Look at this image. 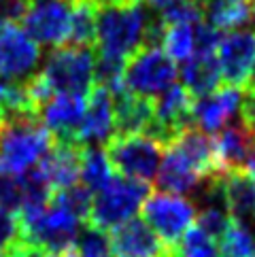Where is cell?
Wrapping results in <instances>:
<instances>
[{"instance_id": "6da1fadb", "label": "cell", "mask_w": 255, "mask_h": 257, "mask_svg": "<svg viewBox=\"0 0 255 257\" xmlns=\"http://www.w3.org/2000/svg\"><path fill=\"white\" fill-rule=\"evenodd\" d=\"M53 145L39 115H3L0 121V172L20 177L36 166Z\"/></svg>"}, {"instance_id": "7a4b0ae2", "label": "cell", "mask_w": 255, "mask_h": 257, "mask_svg": "<svg viewBox=\"0 0 255 257\" xmlns=\"http://www.w3.org/2000/svg\"><path fill=\"white\" fill-rule=\"evenodd\" d=\"M96 7V41L98 53L128 60L141 47L147 7L134 5H94Z\"/></svg>"}, {"instance_id": "3957f363", "label": "cell", "mask_w": 255, "mask_h": 257, "mask_svg": "<svg viewBox=\"0 0 255 257\" xmlns=\"http://www.w3.org/2000/svg\"><path fill=\"white\" fill-rule=\"evenodd\" d=\"M94 64L96 58L89 47L62 45L47 56L41 77L53 94L85 98L94 87Z\"/></svg>"}, {"instance_id": "277c9868", "label": "cell", "mask_w": 255, "mask_h": 257, "mask_svg": "<svg viewBox=\"0 0 255 257\" xmlns=\"http://www.w3.org/2000/svg\"><path fill=\"white\" fill-rule=\"evenodd\" d=\"M149 183L128 179L121 174H113L106 185L96 191L92 200V210L85 223L98 229H113L121 225L128 219L136 215V210L143 206L145 198L149 196Z\"/></svg>"}, {"instance_id": "5b68a950", "label": "cell", "mask_w": 255, "mask_h": 257, "mask_svg": "<svg viewBox=\"0 0 255 257\" xmlns=\"http://www.w3.org/2000/svg\"><path fill=\"white\" fill-rule=\"evenodd\" d=\"M177 77V62L160 47H139L125 60L123 83L132 94L153 100L175 85Z\"/></svg>"}, {"instance_id": "8992f818", "label": "cell", "mask_w": 255, "mask_h": 257, "mask_svg": "<svg viewBox=\"0 0 255 257\" xmlns=\"http://www.w3.org/2000/svg\"><path fill=\"white\" fill-rule=\"evenodd\" d=\"M164 147L145 134L134 136H113L106 143V158L121 177L153 183L162 162Z\"/></svg>"}, {"instance_id": "52a82bcc", "label": "cell", "mask_w": 255, "mask_h": 257, "mask_svg": "<svg viewBox=\"0 0 255 257\" xmlns=\"http://www.w3.org/2000/svg\"><path fill=\"white\" fill-rule=\"evenodd\" d=\"M143 217L164 244H177L179 238L191 227L196 219V206L187 198L166 191L149 194L143 202Z\"/></svg>"}, {"instance_id": "ba28073f", "label": "cell", "mask_w": 255, "mask_h": 257, "mask_svg": "<svg viewBox=\"0 0 255 257\" xmlns=\"http://www.w3.org/2000/svg\"><path fill=\"white\" fill-rule=\"evenodd\" d=\"M24 238L28 242L43 246L47 253L70 251L79 234V219L66 208L49 202V206L30 221H20Z\"/></svg>"}, {"instance_id": "9c48e42d", "label": "cell", "mask_w": 255, "mask_h": 257, "mask_svg": "<svg viewBox=\"0 0 255 257\" xmlns=\"http://www.w3.org/2000/svg\"><path fill=\"white\" fill-rule=\"evenodd\" d=\"M70 0H30L24 30L39 47H62L70 36Z\"/></svg>"}, {"instance_id": "30bf717a", "label": "cell", "mask_w": 255, "mask_h": 257, "mask_svg": "<svg viewBox=\"0 0 255 257\" xmlns=\"http://www.w3.org/2000/svg\"><path fill=\"white\" fill-rule=\"evenodd\" d=\"M41 47L17 26L0 28V79L26 81L39 66Z\"/></svg>"}, {"instance_id": "8fae6325", "label": "cell", "mask_w": 255, "mask_h": 257, "mask_svg": "<svg viewBox=\"0 0 255 257\" xmlns=\"http://www.w3.org/2000/svg\"><path fill=\"white\" fill-rule=\"evenodd\" d=\"M217 62L223 83L242 89L255 62V32L232 30L230 34L221 36V43L217 47Z\"/></svg>"}, {"instance_id": "7c38bea8", "label": "cell", "mask_w": 255, "mask_h": 257, "mask_svg": "<svg viewBox=\"0 0 255 257\" xmlns=\"http://www.w3.org/2000/svg\"><path fill=\"white\" fill-rule=\"evenodd\" d=\"M83 113H85V98L68 96V94H53L39 108L41 121L51 132L53 141L75 143V145H81L79 127L81 121H83Z\"/></svg>"}, {"instance_id": "4fadbf2b", "label": "cell", "mask_w": 255, "mask_h": 257, "mask_svg": "<svg viewBox=\"0 0 255 257\" xmlns=\"http://www.w3.org/2000/svg\"><path fill=\"white\" fill-rule=\"evenodd\" d=\"M242 89L234 85L217 87L213 94L194 100V125L202 132H219L238 113Z\"/></svg>"}, {"instance_id": "5bb4252c", "label": "cell", "mask_w": 255, "mask_h": 257, "mask_svg": "<svg viewBox=\"0 0 255 257\" xmlns=\"http://www.w3.org/2000/svg\"><path fill=\"white\" fill-rule=\"evenodd\" d=\"M113 139V98L111 91L94 85L85 100L83 121L79 127V143L87 145H106Z\"/></svg>"}, {"instance_id": "9a60e30c", "label": "cell", "mask_w": 255, "mask_h": 257, "mask_svg": "<svg viewBox=\"0 0 255 257\" xmlns=\"http://www.w3.org/2000/svg\"><path fill=\"white\" fill-rule=\"evenodd\" d=\"M111 249L115 257H160L164 244L158 234L139 217H132L113 227Z\"/></svg>"}, {"instance_id": "2e32d148", "label": "cell", "mask_w": 255, "mask_h": 257, "mask_svg": "<svg viewBox=\"0 0 255 257\" xmlns=\"http://www.w3.org/2000/svg\"><path fill=\"white\" fill-rule=\"evenodd\" d=\"M113 98V136L145 134L153 119V100L132 94L128 87L117 89Z\"/></svg>"}, {"instance_id": "e0dca14e", "label": "cell", "mask_w": 255, "mask_h": 257, "mask_svg": "<svg viewBox=\"0 0 255 257\" xmlns=\"http://www.w3.org/2000/svg\"><path fill=\"white\" fill-rule=\"evenodd\" d=\"M202 172H200L194 164H191L183 153H181L175 145L166 147V153L162 155L160 168L156 174V187L166 194H194V189L202 181Z\"/></svg>"}, {"instance_id": "ac0fdd59", "label": "cell", "mask_w": 255, "mask_h": 257, "mask_svg": "<svg viewBox=\"0 0 255 257\" xmlns=\"http://www.w3.org/2000/svg\"><path fill=\"white\" fill-rule=\"evenodd\" d=\"M255 145V134L242 121L221 127L213 139L215 164L221 174L232 170H242L244 160Z\"/></svg>"}, {"instance_id": "d6986e66", "label": "cell", "mask_w": 255, "mask_h": 257, "mask_svg": "<svg viewBox=\"0 0 255 257\" xmlns=\"http://www.w3.org/2000/svg\"><path fill=\"white\" fill-rule=\"evenodd\" d=\"M81 151H83V147L81 145L53 141L47 155L39 162L53 191L66 189V187L77 185L79 183Z\"/></svg>"}, {"instance_id": "ffe728a7", "label": "cell", "mask_w": 255, "mask_h": 257, "mask_svg": "<svg viewBox=\"0 0 255 257\" xmlns=\"http://www.w3.org/2000/svg\"><path fill=\"white\" fill-rule=\"evenodd\" d=\"M227 213L234 221L255 229V179L244 170H232L223 177Z\"/></svg>"}, {"instance_id": "44dd1931", "label": "cell", "mask_w": 255, "mask_h": 257, "mask_svg": "<svg viewBox=\"0 0 255 257\" xmlns=\"http://www.w3.org/2000/svg\"><path fill=\"white\" fill-rule=\"evenodd\" d=\"M181 79H183V87L194 96V100L213 94L221 83L217 53H194L189 60L183 62Z\"/></svg>"}, {"instance_id": "7402d4cb", "label": "cell", "mask_w": 255, "mask_h": 257, "mask_svg": "<svg viewBox=\"0 0 255 257\" xmlns=\"http://www.w3.org/2000/svg\"><path fill=\"white\" fill-rule=\"evenodd\" d=\"M202 15L206 24L217 30H238L251 22V3L249 0H204Z\"/></svg>"}, {"instance_id": "603a6c76", "label": "cell", "mask_w": 255, "mask_h": 257, "mask_svg": "<svg viewBox=\"0 0 255 257\" xmlns=\"http://www.w3.org/2000/svg\"><path fill=\"white\" fill-rule=\"evenodd\" d=\"M113 177V168L108 162L106 153L100 149L98 145H87L81 151V172L79 181L85 185L89 191H100Z\"/></svg>"}, {"instance_id": "cb8c5ba5", "label": "cell", "mask_w": 255, "mask_h": 257, "mask_svg": "<svg viewBox=\"0 0 255 257\" xmlns=\"http://www.w3.org/2000/svg\"><path fill=\"white\" fill-rule=\"evenodd\" d=\"M70 45L92 47L96 43V7L92 0H70Z\"/></svg>"}, {"instance_id": "d4e9b609", "label": "cell", "mask_w": 255, "mask_h": 257, "mask_svg": "<svg viewBox=\"0 0 255 257\" xmlns=\"http://www.w3.org/2000/svg\"><path fill=\"white\" fill-rule=\"evenodd\" d=\"M221 257H255V229L240 221H230L219 240Z\"/></svg>"}, {"instance_id": "484cf974", "label": "cell", "mask_w": 255, "mask_h": 257, "mask_svg": "<svg viewBox=\"0 0 255 257\" xmlns=\"http://www.w3.org/2000/svg\"><path fill=\"white\" fill-rule=\"evenodd\" d=\"M164 51L175 62H185L194 56V26L170 24L164 32Z\"/></svg>"}, {"instance_id": "4316f807", "label": "cell", "mask_w": 255, "mask_h": 257, "mask_svg": "<svg viewBox=\"0 0 255 257\" xmlns=\"http://www.w3.org/2000/svg\"><path fill=\"white\" fill-rule=\"evenodd\" d=\"M75 257H115L111 249V238L104 229L85 223L77 234Z\"/></svg>"}, {"instance_id": "83f0119b", "label": "cell", "mask_w": 255, "mask_h": 257, "mask_svg": "<svg viewBox=\"0 0 255 257\" xmlns=\"http://www.w3.org/2000/svg\"><path fill=\"white\" fill-rule=\"evenodd\" d=\"M92 191L85 185H70L66 189H58L53 191L51 202L53 204H60L62 208H66L70 215H75L79 221H87L89 219V210H92Z\"/></svg>"}, {"instance_id": "f1b7e54d", "label": "cell", "mask_w": 255, "mask_h": 257, "mask_svg": "<svg viewBox=\"0 0 255 257\" xmlns=\"http://www.w3.org/2000/svg\"><path fill=\"white\" fill-rule=\"evenodd\" d=\"M172 251L175 257H221L215 242L198 227H189L179 242L172 244Z\"/></svg>"}, {"instance_id": "f546056e", "label": "cell", "mask_w": 255, "mask_h": 257, "mask_svg": "<svg viewBox=\"0 0 255 257\" xmlns=\"http://www.w3.org/2000/svg\"><path fill=\"white\" fill-rule=\"evenodd\" d=\"M230 221H232V217L227 213V208L208 206V208H202L198 213V229H202L213 242L221 240V236L225 234Z\"/></svg>"}, {"instance_id": "4dcf8cb0", "label": "cell", "mask_w": 255, "mask_h": 257, "mask_svg": "<svg viewBox=\"0 0 255 257\" xmlns=\"http://www.w3.org/2000/svg\"><path fill=\"white\" fill-rule=\"evenodd\" d=\"M20 240H24L20 215H15L7 208H0V251H9Z\"/></svg>"}, {"instance_id": "1f68e13d", "label": "cell", "mask_w": 255, "mask_h": 257, "mask_svg": "<svg viewBox=\"0 0 255 257\" xmlns=\"http://www.w3.org/2000/svg\"><path fill=\"white\" fill-rule=\"evenodd\" d=\"M0 208H7L11 213L20 215L22 208V183L20 177L0 172Z\"/></svg>"}, {"instance_id": "d6a6232c", "label": "cell", "mask_w": 255, "mask_h": 257, "mask_svg": "<svg viewBox=\"0 0 255 257\" xmlns=\"http://www.w3.org/2000/svg\"><path fill=\"white\" fill-rule=\"evenodd\" d=\"M221 32L206 22L194 24V53H217Z\"/></svg>"}, {"instance_id": "836d02e7", "label": "cell", "mask_w": 255, "mask_h": 257, "mask_svg": "<svg viewBox=\"0 0 255 257\" xmlns=\"http://www.w3.org/2000/svg\"><path fill=\"white\" fill-rule=\"evenodd\" d=\"M28 5L30 0H0V22L17 26L28 11Z\"/></svg>"}, {"instance_id": "e575fe53", "label": "cell", "mask_w": 255, "mask_h": 257, "mask_svg": "<svg viewBox=\"0 0 255 257\" xmlns=\"http://www.w3.org/2000/svg\"><path fill=\"white\" fill-rule=\"evenodd\" d=\"M9 257H47V251L43 249V246L34 244V242H28L24 238V240H20L17 244H13L11 249L7 251Z\"/></svg>"}, {"instance_id": "d590c367", "label": "cell", "mask_w": 255, "mask_h": 257, "mask_svg": "<svg viewBox=\"0 0 255 257\" xmlns=\"http://www.w3.org/2000/svg\"><path fill=\"white\" fill-rule=\"evenodd\" d=\"M240 115H242V123L255 134V91H244L240 100Z\"/></svg>"}, {"instance_id": "8d00e7d4", "label": "cell", "mask_w": 255, "mask_h": 257, "mask_svg": "<svg viewBox=\"0 0 255 257\" xmlns=\"http://www.w3.org/2000/svg\"><path fill=\"white\" fill-rule=\"evenodd\" d=\"M242 170L247 172L251 179H255V145H253V149L249 151L247 160H244V166H242Z\"/></svg>"}, {"instance_id": "74e56055", "label": "cell", "mask_w": 255, "mask_h": 257, "mask_svg": "<svg viewBox=\"0 0 255 257\" xmlns=\"http://www.w3.org/2000/svg\"><path fill=\"white\" fill-rule=\"evenodd\" d=\"M242 91H255V62H253V66H251V72H249L247 81H244Z\"/></svg>"}, {"instance_id": "f35d334b", "label": "cell", "mask_w": 255, "mask_h": 257, "mask_svg": "<svg viewBox=\"0 0 255 257\" xmlns=\"http://www.w3.org/2000/svg\"><path fill=\"white\" fill-rule=\"evenodd\" d=\"M47 257H75V246L70 251H62V253H47Z\"/></svg>"}, {"instance_id": "ab89813d", "label": "cell", "mask_w": 255, "mask_h": 257, "mask_svg": "<svg viewBox=\"0 0 255 257\" xmlns=\"http://www.w3.org/2000/svg\"><path fill=\"white\" fill-rule=\"evenodd\" d=\"M251 20L255 22V0H253V3H251Z\"/></svg>"}, {"instance_id": "60d3db41", "label": "cell", "mask_w": 255, "mask_h": 257, "mask_svg": "<svg viewBox=\"0 0 255 257\" xmlns=\"http://www.w3.org/2000/svg\"><path fill=\"white\" fill-rule=\"evenodd\" d=\"M0 257H9V255H7V251H0Z\"/></svg>"}, {"instance_id": "b9f144b4", "label": "cell", "mask_w": 255, "mask_h": 257, "mask_svg": "<svg viewBox=\"0 0 255 257\" xmlns=\"http://www.w3.org/2000/svg\"><path fill=\"white\" fill-rule=\"evenodd\" d=\"M0 121H3V106H0Z\"/></svg>"}, {"instance_id": "7bdbcfd3", "label": "cell", "mask_w": 255, "mask_h": 257, "mask_svg": "<svg viewBox=\"0 0 255 257\" xmlns=\"http://www.w3.org/2000/svg\"><path fill=\"white\" fill-rule=\"evenodd\" d=\"M164 251H166V246H164ZM164 251H162V255H160V257H164Z\"/></svg>"}, {"instance_id": "ee69618b", "label": "cell", "mask_w": 255, "mask_h": 257, "mask_svg": "<svg viewBox=\"0 0 255 257\" xmlns=\"http://www.w3.org/2000/svg\"><path fill=\"white\" fill-rule=\"evenodd\" d=\"M3 26H5V24H3V22H0V28H3Z\"/></svg>"}, {"instance_id": "f6af8a7d", "label": "cell", "mask_w": 255, "mask_h": 257, "mask_svg": "<svg viewBox=\"0 0 255 257\" xmlns=\"http://www.w3.org/2000/svg\"><path fill=\"white\" fill-rule=\"evenodd\" d=\"M202 3H204V0H202Z\"/></svg>"}]
</instances>
